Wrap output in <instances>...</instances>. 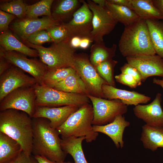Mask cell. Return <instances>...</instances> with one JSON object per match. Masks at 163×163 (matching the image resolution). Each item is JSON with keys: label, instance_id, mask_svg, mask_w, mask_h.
<instances>
[{"label": "cell", "instance_id": "f546056e", "mask_svg": "<svg viewBox=\"0 0 163 163\" xmlns=\"http://www.w3.org/2000/svg\"><path fill=\"white\" fill-rule=\"evenodd\" d=\"M53 0H42L30 5H28L26 16L27 18H37L42 15L53 18L51 8Z\"/></svg>", "mask_w": 163, "mask_h": 163}, {"label": "cell", "instance_id": "e575fe53", "mask_svg": "<svg viewBox=\"0 0 163 163\" xmlns=\"http://www.w3.org/2000/svg\"><path fill=\"white\" fill-rule=\"evenodd\" d=\"M24 41L38 46H41L46 43L53 42L48 32L45 30L39 31L31 34Z\"/></svg>", "mask_w": 163, "mask_h": 163}, {"label": "cell", "instance_id": "ac0fdd59", "mask_svg": "<svg viewBox=\"0 0 163 163\" xmlns=\"http://www.w3.org/2000/svg\"><path fill=\"white\" fill-rule=\"evenodd\" d=\"M102 90L105 99H119L127 106H136L141 104H145L151 99L150 97L137 92L119 89L108 84L104 85Z\"/></svg>", "mask_w": 163, "mask_h": 163}, {"label": "cell", "instance_id": "ba28073f", "mask_svg": "<svg viewBox=\"0 0 163 163\" xmlns=\"http://www.w3.org/2000/svg\"><path fill=\"white\" fill-rule=\"evenodd\" d=\"M92 103L93 111V125H104L113 122L116 117L126 113L127 106L120 100H109L88 95Z\"/></svg>", "mask_w": 163, "mask_h": 163}, {"label": "cell", "instance_id": "7a4b0ae2", "mask_svg": "<svg viewBox=\"0 0 163 163\" xmlns=\"http://www.w3.org/2000/svg\"><path fill=\"white\" fill-rule=\"evenodd\" d=\"M0 132L17 141L23 152L32 153V118L26 113L10 109L0 112Z\"/></svg>", "mask_w": 163, "mask_h": 163}, {"label": "cell", "instance_id": "ab89813d", "mask_svg": "<svg viewBox=\"0 0 163 163\" xmlns=\"http://www.w3.org/2000/svg\"><path fill=\"white\" fill-rule=\"evenodd\" d=\"M12 65L5 58L0 57V75L5 72Z\"/></svg>", "mask_w": 163, "mask_h": 163}, {"label": "cell", "instance_id": "cb8c5ba5", "mask_svg": "<svg viewBox=\"0 0 163 163\" xmlns=\"http://www.w3.org/2000/svg\"><path fill=\"white\" fill-rule=\"evenodd\" d=\"M85 140L84 137L73 136L61 139L62 150L66 155L69 154L72 157L74 163H88L82 147V142Z\"/></svg>", "mask_w": 163, "mask_h": 163}, {"label": "cell", "instance_id": "277c9868", "mask_svg": "<svg viewBox=\"0 0 163 163\" xmlns=\"http://www.w3.org/2000/svg\"><path fill=\"white\" fill-rule=\"evenodd\" d=\"M93 119L92 106L84 104L72 113L56 129L62 139L70 137H84L87 142L95 141L98 135L95 132L92 124Z\"/></svg>", "mask_w": 163, "mask_h": 163}, {"label": "cell", "instance_id": "7c38bea8", "mask_svg": "<svg viewBox=\"0 0 163 163\" xmlns=\"http://www.w3.org/2000/svg\"><path fill=\"white\" fill-rule=\"evenodd\" d=\"M37 83L34 77L12 65L0 75V101L18 88L34 86Z\"/></svg>", "mask_w": 163, "mask_h": 163}, {"label": "cell", "instance_id": "9a60e30c", "mask_svg": "<svg viewBox=\"0 0 163 163\" xmlns=\"http://www.w3.org/2000/svg\"><path fill=\"white\" fill-rule=\"evenodd\" d=\"M59 21L48 16L41 18H22L14 21L11 28L24 40L31 34L60 24Z\"/></svg>", "mask_w": 163, "mask_h": 163}, {"label": "cell", "instance_id": "4dcf8cb0", "mask_svg": "<svg viewBox=\"0 0 163 163\" xmlns=\"http://www.w3.org/2000/svg\"><path fill=\"white\" fill-rule=\"evenodd\" d=\"M80 0H62L59 2L54 11L53 18L60 22V20L70 15H73L78 9Z\"/></svg>", "mask_w": 163, "mask_h": 163}, {"label": "cell", "instance_id": "d590c367", "mask_svg": "<svg viewBox=\"0 0 163 163\" xmlns=\"http://www.w3.org/2000/svg\"><path fill=\"white\" fill-rule=\"evenodd\" d=\"M114 78L117 82L132 88H136L139 86L136 80L133 77L127 74L121 73L115 75Z\"/></svg>", "mask_w": 163, "mask_h": 163}, {"label": "cell", "instance_id": "7dc6e473", "mask_svg": "<svg viewBox=\"0 0 163 163\" xmlns=\"http://www.w3.org/2000/svg\"><path fill=\"white\" fill-rule=\"evenodd\" d=\"M153 83L161 86L163 89V78L160 79L154 78L153 80Z\"/></svg>", "mask_w": 163, "mask_h": 163}, {"label": "cell", "instance_id": "f6af8a7d", "mask_svg": "<svg viewBox=\"0 0 163 163\" xmlns=\"http://www.w3.org/2000/svg\"><path fill=\"white\" fill-rule=\"evenodd\" d=\"M154 6L163 15V0H152Z\"/></svg>", "mask_w": 163, "mask_h": 163}, {"label": "cell", "instance_id": "5bb4252c", "mask_svg": "<svg viewBox=\"0 0 163 163\" xmlns=\"http://www.w3.org/2000/svg\"><path fill=\"white\" fill-rule=\"evenodd\" d=\"M126 59L139 71L142 82L151 76L163 77V59L157 55L136 56L127 57Z\"/></svg>", "mask_w": 163, "mask_h": 163}, {"label": "cell", "instance_id": "d6986e66", "mask_svg": "<svg viewBox=\"0 0 163 163\" xmlns=\"http://www.w3.org/2000/svg\"><path fill=\"white\" fill-rule=\"evenodd\" d=\"M123 115L117 116L114 120L107 124L101 126L93 125L94 131L101 133L108 136L117 148H122L124 145L123 135L125 128L129 126Z\"/></svg>", "mask_w": 163, "mask_h": 163}, {"label": "cell", "instance_id": "1f68e13d", "mask_svg": "<svg viewBox=\"0 0 163 163\" xmlns=\"http://www.w3.org/2000/svg\"><path fill=\"white\" fill-rule=\"evenodd\" d=\"M117 62V61L112 59L104 61L94 67L99 75L109 85L115 87L114 72Z\"/></svg>", "mask_w": 163, "mask_h": 163}, {"label": "cell", "instance_id": "603a6c76", "mask_svg": "<svg viewBox=\"0 0 163 163\" xmlns=\"http://www.w3.org/2000/svg\"><path fill=\"white\" fill-rule=\"evenodd\" d=\"M22 151L17 141L0 132V163H8Z\"/></svg>", "mask_w": 163, "mask_h": 163}, {"label": "cell", "instance_id": "6da1fadb", "mask_svg": "<svg viewBox=\"0 0 163 163\" xmlns=\"http://www.w3.org/2000/svg\"><path fill=\"white\" fill-rule=\"evenodd\" d=\"M32 153L56 161H64L66 154L61 146V139L47 119L32 118Z\"/></svg>", "mask_w": 163, "mask_h": 163}, {"label": "cell", "instance_id": "484cf974", "mask_svg": "<svg viewBox=\"0 0 163 163\" xmlns=\"http://www.w3.org/2000/svg\"><path fill=\"white\" fill-rule=\"evenodd\" d=\"M105 7L117 21L125 26L132 24L140 18L135 12L129 8L108 2L106 0Z\"/></svg>", "mask_w": 163, "mask_h": 163}, {"label": "cell", "instance_id": "d6a6232c", "mask_svg": "<svg viewBox=\"0 0 163 163\" xmlns=\"http://www.w3.org/2000/svg\"><path fill=\"white\" fill-rule=\"evenodd\" d=\"M27 5L23 0H15L3 3L0 7L1 10L22 19L26 16Z\"/></svg>", "mask_w": 163, "mask_h": 163}, {"label": "cell", "instance_id": "30bf717a", "mask_svg": "<svg viewBox=\"0 0 163 163\" xmlns=\"http://www.w3.org/2000/svg\"><path fill=\"white\" fill-rule=\"evenodd\" d=\"M86 2L93 15L90 38L94 42L104 41V37L110 33L118 22L106 7L99 6L92 0Z\"/></svg>", "mask_w": 163, "mask_h": 163}, {"label": "cell", "instance_id": "8d00e7d4", "mask_svg": "<svg viewBox=\"0 0 163 163\" xmlns=\"http://www.w3.org/2000/svg\"><path fill=\"white\" fill-rule=\"evenodd\" d=\"M121 73L129 74L133 77L137 81L138 85L142 84V78L139 71L134 66L126 63L120 68Z\"/></svg>", "mask_w": 163, "mask_h": 163}, {"label": "cell", "instance_id": "4316f807", "mask_svg": "<svg viewBox=\"0 0 163 163\" xmlns=\"http://www.w3.org/2000/svg\"><path fill=\"white\" fill-rule=\"evenodd\" d=\"M52 88L66 92L88 94L84 83L76 72L69 75Z\"/></svg>", "mask_w": 163, "mask_h": 163}, {"label": "cell", "instance_id": "52a82bcc", "mask_svg": "<svg viewBox=\"0 0 163 163\" xmlns=\"http://www.w3.org/2000/svg\"><path fill=\"white\" fill-rule=\"evenodd\" d=\"M89 57L85 53H76L74 69L84 83L88 95L104 98L102 87L104 85L108 84L98 74L91 63Z\"/></svg>", "mask_w": 163, "mask_h": 163}, {"label": "cell", "instance_id": "8fae6325", "mask_svg": "<svg viewBox=\"0 0 163 163\" xmlns=\"http://www.w3.org/2000/svg\"><path fill=\"white\" fill-rule=\"evenodd\" d=\"M0 57L5 58L12 65L34 77L38 84H43V78L48 69L41 60L35 58L29 59L20 53L5 51L2 48L0 49Z\"/></svg>", "mask_w": 163, "mask_h": 163}, {"label": "cell", "instance_id": "83f0119b", "mask_svg": "<svg viewBox=\"0 0 163 163\" xmlns=\"http://www.w3.org/2000/svg\"><path fill=\"white\" fill-rule=\"evenodd\" d=\"M146 21L156 54L163 59V20Z\"/></svg>", "mask_w": 163, "mask_h": 163}, {"label": "cell", "instance_id": "2e32d148", "mask_svg": "<svg viewBox=\"0 0 163 163\" xmlns=\"http://www.w3.org/2000/svg\"><path fill=\"white\" fill-rule=\"evenodd\" d=\"M161 94L158 93L153 101L146 105L139 104L133 108L134 113L146 125L152 126L163 127V110L161 106Z\"/></svg>", "mask_w": 163, "mask_h": 163}, {"label": "cell", "instance_id": "ee69618b", "mask_svg": "<svg viewBox=\"0 0 163 163\" xmlns=\"http://www.w3.org/2000/svg\"><path fill=\"white\" fill-rule=\"evenodd\" d=\"M81 39V38L75 36L72 37L70 41L71 46L75 49L79 47Z\"/></svg>", "mask_w": 163, "mask_h": 163}, {"label": "cell", "instance_id": "7bdbcfd3", "mask_svg": "<svg viewBox=\"0 0 163 163\" xmlns=\"http://www.w3.org/2000/svg\"><path fill=\"white\" fill-rule=\"evenodd\" d=\"M93 41L88 37H85L81 38L79 47L83 49L88 48L90 43Z\"/></svg>", "mask_w": 163, "mask_h": 163}, {"label": "cell", "instance_id": "7402d4cb", "mask_svg": "<svg viewBox=\"0 0 163 163\" xmlns=\"http://www.w3.org/2000/svg\"><path fill=\"white\" fill-rule=\"evenodd\" d=\"M141 140L144 147L154 151L163 148V127H155L145 124L142 126Z\"/></svg>", "mask_w": 163, "mask_h": 163}, {"label": "cell", "instance_id": "44dd1931", "mask_svg": "<svg viewBox=\"0 0 163 163\" xmlns=\"http://www.w3.org/2000/svg\"><path fill=\"white\" fill-rule=\"evenodd\" d=\"M130 9L140 19L163 20V15L154 6L152 0H130Z\"/></svg>", "mask_w": 163, "mask_h": 163}, {"label": "cell", "instance_id": "4fadbf2b", "mask_svg": "<svg viewBox=\"0 0 163 163\" xmlns=\"http://www.w3.org/2000/svg\"><path fill=\"white\" fill-rule=\"evenodd\" d=\"M81 1L82 5L73 14L72 19L68 23L62 24L67 29L70 39L75 36L90 38L93 13L87 2Z\"/></svg>", "mask_w": 163, "mask_h": 163}, {"label": "cell", "instance_id": "f35d334b", "mask_svg": "<svg viewBox=\"0 0 163 163\" xmlns=\"http://www.w3.org/2000/svg\"><path fill=\"white\" fill-rule=\"evenodd\" d=\"M8 163H38L34 156L29 155L22 151L15 158Z\"/></svg>", "mask_w": 163, "mask_h": 163}, {"label": "cell", "instance_id": "60d3db41", "mask_svg": "<svg viewBox=\"0 0 163 163\" xmlns=\"http://www.w3.org/2000/svg\"><path fill=\"white\" fill-rule=\"evenodd\" d=\"M34 157L38 161V163H73L70 161H56L50 160L48 159L38 155H34Z\"/></svg>", "mask_w": 163, "mask_h": 163}, {"label": "cell", "instance_id": "e0dca14e", "mask_svg": "<svg viewBox=\"0 0 163 163\" xmlns=\"http://www.w3.org/2000/svg\"><path fill=\"white\" fill-rule=\"evenodd\" d=\"M80 107L74 105L58 107L36 106L34 113L32 118H46L50 121L51 126L56 129Z\"/></svg>", "mask_w": 163, "mask_h": 163}, {"label": "cell", "instance_id": "ffe728a7", "mask_svg": "<svg viewBox=\"0 0 163 163\" xmlns=\"http://www.w3.org/2000/svg\"><path fill=\"white\" fill-rule=\"evenodd\" d=\"M1 48L6 51H14L25 56L36 57L39 56L38 51L20 42L10 32L6 31L0 35Z\"/></svg>", "mask_w": 163, "mask_h": 163}, {"label": "cell", "instance_id": "f1b7e54d", "mask_svg": "<svg viewBox=\"0 0 163 163\" xmlns=\"http://www.w3.org/2000/svg\"><path fill=\"white\" fill-rule=\"evenodd\" d=\"M75 72V69L72 67L47 70L43 78V85L52 88L69 75Z\"/></svg>", "mask_w": 163, "mask_h": 163}, {"label": "cell", "instance_id": "3957f363", "mask_svg": "<svg viewBox=\"0 0 163 163\" xmlns=\"http://www.w3.org/2000/svg\"><path fill=\"white\" fill-rule=\"evenodd\" d=\"M118 47L122 55L126 58L156 54L150 40L146 21L141 19L125 26Z\"/></svg>", "mask_w": 163, "mask_h": 163}, {"label": "cell", "instance_id": "836d02e7", "mask_svg": "<svg viewBox=\"0 0 163 163\" xmlns=\"http://www.w3.org/2000/svg\"><path fill=\"white\" fill-rule=\"evenodd\" d=\"M46 30L53 40V43H58L70 39L67 29L62 24L51 27Z\"/></svg>", "mask_w": 163, "mask_h": 163}, {"label": "cell", "instance_id": "b9f144b4", "mask_svg": "<svg viewBox=\"0 0 163 163\" xmlns=\"http://www.w3.org/2000/svg\"><path fill=\"white\" fill-rule=\"evenodd\" d=\"M107 1L110 3L126 6L130 9V0H107Z\"/></svg>", "mask_w": 163, "mask_h": 163}, {"label": "cell", "instance_id": "5b68a950", "mask_svg": "<svg viewBox=\"0 0 163 163\" xmlns=\"http://www.w3.org/2000/svg\"><path fill=\"white\" fill-rule=\"evenodd\" d=\"M70 39L53 43L50 47L35 45L25 41L29 47L36 50L40 60L47 67V70L72 67L74 68L75 49L70 45Z\"/></svg>", "mask_w": 163, "mask_h": 163}, {"label": "cell", "instance_id": "8992f818", "mask_svg": "<svg viewBox=\"0 0 163 163\" xmlns=\"http://www.w3.org/2000/svg\"><path fill=\"white\" fill-rule=\"evenodd\" d=\"M34 87L36 106L58 107L74 105L81 107L90 102V100L86 95L65 92L38 83Z\"/></svg>", "mask_w": 163, "mask_h": 163}, {"label": "cell", "instance_id": "74e56055", "mask_svg": "<svg viewBox=\"0 0 163 163\" xmlns=\"http://www.w3.org/2000/svg\"><path fill=\"white\" fill-rule=\"evenodd\" d=\"M16 17L12 14L0 10V31L4 32L8 29L10 22Z\"/></svg>", "mask_w": 163, "mask_h": 163}, {"label": "cell", "instance_id": "9c48e42d", "mask_svg": "<svg viewBox=\"0 0 163 163\" xmlns=\"http://www.w3.org/2000/svg\"><path fill=\"white\" fill-rule=\"evenodd\" d=\"M34 86L20 88L9 93L0 101V111L15 109L24 111L32 118L36 107Z\"/></svg>", "mask_w": 163, "mask_h": 163}, {"label": "cell", "instance_id": "bcb514c9", "mask_svg": "<svg viewBox=\"0 0 163 163\" xmlns=\"http://www.w3.org/2000/svg\"><path fill=\"white\" fill-rule=\"evenodd\" d=\"M92 1L96 4L102 7H105L106 0H92Z\"/></svg>", "mask_w": 163, "mask_h": 163}, {"label": "cell", "instance_id": "d4e9b609", "mask_svg": "<svg viewBox=\"0 0 163 163\" xmlns=\"http://www.w3.org/2000/svg\"><path fill=\"white\" fill-rule=\"evenodd\" d=\"M117 48L115 44L108 47L104 41L94 42L90 48L89 58L91 63L95 67L104 61L112 59L115 56Z\"/></svg>", "mask_w": 163, "mask_h": 163}]
</instances>
